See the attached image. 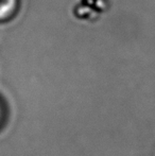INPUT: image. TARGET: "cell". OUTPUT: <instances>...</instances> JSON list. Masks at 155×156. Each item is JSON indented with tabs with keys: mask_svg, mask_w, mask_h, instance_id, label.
Returning a JSON list of instances; mask_svg holds the SVG:
<instances>
[{
	"mask_svg": "<svg viewBox=\"0 0 155 156\" xmlns=\"http://www.w3.org/2000/svg\"><path fill=\"white\" fill-rule=\"evenodd\" d=\"M16 6V0H0V18H5L12 14Z\"/></svg>",
	"mask_w": 155,
	"mask_h": 156,
	"instance_id": "6da1fadb",
	"label": "cell"
},
{
	"mask_svg": "<svg viewBox=\"0 0 155 156\" xmlns=\"http://www.w3.org/2000/svg\"><path fill=\"white\" fill-rule=\"evenodd\" d=\"M0 116H1V111H0Z\"/></svg>",
	"mask_w": 155,
	"mask_h": 156,
	"instance_id": "7a4b0ae2",
	"label": "cell"
}]
</instances>
